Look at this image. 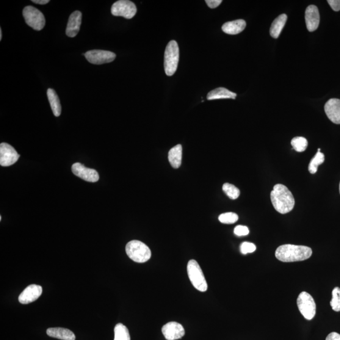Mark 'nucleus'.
<instances>
[{"instance_id":"4","label":"nucleus","mask_w":340,"mask_h":340,"mask_svg":"<svg viewBox=\"0 0 340 340\" xmlns=\"http://www.w3.org/2000/svg\"><path fill=\"white\" fill-rule=\"evenodd\" d=\"M179 48L175 41L168 44L165 52L164 67L167 76H172L177 70L179 62Z\"/></svg>"},{"instance_id":"23","label":"nucleus","mask_w":340,"mask_h":340,"mask_svg":"<svg viewBox=\"0 0 340 340\" xmlns=\"http://www.w3.org/2000/svg\"><path fill=\"white\" fill-rule=\"evenodd\" d=\"M324 162V154L321 153L320 151H317L316 155L314 156L313 158L311 159L310 163H309L308 167L309 173L311 174L316 173L319 166L323 164Z\"/></svg>"},{"instance_id":"14","label":"nucleus","mask_w":340,"mask_h":340,"mask_svg":"<svg viewBox=\"0 0 340 340\" xmlns=\"http://www.w3.org/2000/svg\"><path fill=\"white\" fill-rule=\"evenodd\" d=\"M305 19L307 29L309 32H314L317 30L320 22L318 8L315 5H309L306 10Z\"/></svg>"},{"instance_id":"21","label":"nucleus","mask_w":340,"mask_h":340,"mask_svg":"<svg viewBox=\"0 0 340 340\" xmlns=\"http://www.w3.org/2000/svg\"><path fill=\"white\" fill-rule=\"evenodd\" d=\"M287 20V16L286 14H282L276 18L273 22L270 29V34L273 38H277L281 33L283 31L285 25Z\"/></svg>"},{"instance_id":"20","label":"nucleus","mask_w":340,"mask_h":340,"mask_svg":"<svg viewBox=\"0 0 340 340\" xmlns=\"http://www.w3.org/2000/svg\"><path fill=\"white\" fill-rule=\"evenodd\" d=\"M182 159V146L178 145L171 148L168 153V160L173 168L181 167Z\"/></svg>"},{"instance_id":"10","label":"nucleus","mask_w":340,"mask_h":340,"mask_svg":"<svg viewBox=\"0 0 340 340\" xmlns=\"http://www.w3.org/2000/svg\"><path fill=\"white\" fill-rule=\"evenodd\" d=\"M20 155L14 148L7 143L0 145V165L2 167H9L18 161Z\"/></svg>"},{"instance_id":"28","label":"nucleus","mask_w":340,"mask_h":340,"mask_svg":"<svg viewBox=\"0 0 340 340\" xmlns=\"http://www.w3.org/2000/svg\"><path fill=\"white\" fill-rule=\"evenodd\" d=\"M219 220L221 223L226 224V225H231L237 222L238 220V215L234 212H226L221 214L219 216Z\"/></svg>"},{"instance_id":"3","label":"nucleus","mask_w":340,"mask_h":340,"mask_svg":"<svg viewBox=\"0 0 340 340\" xmlns=\"http://www.w3.org/2000/svg\"><path fill=\"white\" fill-rule=\"evenodd\" d=\"M127 255L135 262L145 263L151 258L150 249L145 243L132 240L127 244L126 247Z\"/></svg>"},{"instance_id":"8","label":"nucleus","mask_w":340,"mask_h":340,"mask_svg":"<svg viewBox=\"0 0 340 340\" xmlns=\"http://www.w3.org/2000/svg\"><path fill=\"white\" fill-rule=\"evenodd\" d=\"M137 12V8L133 2L129 0H119L113 4L111 13L113 16H123L127 19L133 18Z\"/></svg>"},{"instance_id":"27","label":"nucleus","mask_w":340,"mask_h":340,"mask_svg":"<svg viewBox=\"0 0 340 340\" xmlns=\"http://www.w3.org/2000/svg\"><path fill=\"white\" fill-rule=\"evenodd\" d=\"M330 305L333 311H340V288L338 287L333 290L332 300L331 301Z\"/></svg>"},{"instance_id":"22","label":"nucleus","mask_w":340,"mask_h":340,"mask_svg":"<svg viewBox=\"0 0 340 340\" xmlns=\"http://www.w3.org/2000/svg\"><path fill=\"white\" fill-rule=\"evenodd\" d=\"M47 95H48L52 112L56 117H59L62 113V106H61L59 99L57 93L54 90L49 88L47 91Z\"/></svg>"},{"instance_id":"1","label":"nucleus","mask_w":340,"mask_h":340,"mask_svg":"<svg viewBox=\"0 0 340 340\" xmlns=\"http://www.w3.org/2000/svg\"><path fill=\"white\" fill-rule=\"evenodd\" d=\"M270 198L274 209L282 214H287L294 209V196L288 188L283 184H276L273 187Z\"/></svg>"},{"instance_id":"35","label":"nucleus","mask_w":340,"mask_h":340,"mask_svg":"<svg viewBox=\"0 0 340 340\" xmlns=\"http://www.w3.org/2000/svg\"><path fill=\"white\" fill-rule=\"evenodd\" d=\"M2 39V29H0V41Z\"/></svg>"},{"instance_id":"12","label":"nucleus","mask_w":340,"mask_h":340,"mask_svg":"<svg viewBox=\"0 0 340 340\" xmlns=\"http://www.w3.org/2000/svg\"><path fill=\"white\" fill-rule=\"evenodd\" d=\"M162 333L167 340L181 339L185 335V329L181 324L176 322H169L163 326Z\"/></svg>"},{"instance_id":"36","label":"nucleus","mask_w":340,"mask_h":340,"mask_svg":"<svg viewBox=\"0 0 340 340\" xmlns=\"http://www.w3.org/2000/svg\"><path fill=\"white\" fill-rule=\"evenodd\" d=\"M339 193H340V183H339Z\"/></svg>"},{"instance_id":"11","label":"nucleus","mask_w":340,"mask_h":340,"mask_svg":"<svg viewBox=\"0 0 340 340\" xmlns=\"http://www.w3.org/2000/svg\"><path fill=\"white\" fill-rule=\"evenodd\" d=\"M72 172L79 178L88 182L98 181L99 175L95 170L85 167L79 163H76L72 166Z\"/></svg>"},{"instance_id":"17","label":"nucleus","mask_w":340,"mask_h":340,"mask_svg":"<svg viewBox=\"0 0 340 340\" xmlns=\"http://www.w3.org/2000/svg\"><path fill=\"white\" fill-rule=\"evenodd\" d=\"M247 23L244 20H239L228 22L223 25V31L227 34L236 35L239 34L245 30Z\"/></svg>"},{"instance_id":"34","label":"nucleus","mask_w":340,"mask_h":340,"mask_svg":"<svg viewBox=\"0 0 340 340\" xmlns=\"http://www.w3.org/2000/svg\"><path fill=\"white\" fill-rule=\"evenodd\" d=\"M34 4L38 5H46L48 4L49 2V0H32V1Z\"/></svg>"},{"instance_id":"33","label":"nucleus","mask_w":340,"mask_h":340,"mask_svg":"<svg viewBox=\"0 0 340 340\" xmlns=\"http://www.w3.org/2000/svg\"><path fill=\"white\" fill-rule=\"evenodd\" d=\"M326 340H340V334L336 332L331 333L326 337Z\"/></svg>"},{"instance_id":"13","label":"nucleus","mask_w":340,"mask_h":340,"mask_svg":"<svg viewBox=\"0 0 340 340\" xmlns=\"http://www.w3.org/2000/svg\"><path fill=\"white\" fill-rule=\"evenodd\" d=\"M42 287L35 284L30 285V286L27 287L19 295V302L23 304V305L31 303L37 300L42 294Z\"/></svg>"},{"instance_id":"6","label":"nucleus","mask_w":340,"mask_h":340,"mask_svg":"<svg viewBox=\"0 0 340 340\" xmlns=\"http://www.w3.org/2000/svg\"><path fill=\"white\" fill-rule=\"evenodd\" d=\"M297 304L301 314L305 318L311 320L314 318L316 312V305L313 297L309 293L302 292L297 298Z\"/></svg>"},{"instance_id":"9","label":"nucleus","mask_w":340,"mask_h":340,"mask_svg":"<svg viewBox=\"0 0 340 340\" xmlns=\"http://www.w3.org/2000/svg\"><path fill=\"white\" fill-rule=\"evenodd\" d=\"M85 57L88 62L93 65H103L114 61L116 55L112 52L104 50H92L85 54Z\"/></svg>"},{"instance_id":"7","label":"nucleus","mask_w":340,"mask_h":340,"mask_svg":"<svg viewBox=\"0 0 340 340\" xmlns=\"http://www.w3.org/2000/svg\"><path fill=\"white\" fill-rule=\"evenodd\" d=\"M23 16L26 24L33 29L39 31L45 26L46 20L43 13L34 7H25Z\"/></svg>"},{"instance_id":"5","label":"nucleus","mask_w":340,"mask_h":340,"mask_svg":"<svg viewBox=\"0 0 340 340\" xmlns=\"http://www.w3.org/2000/svg\"><path fill=\"white\" fill-rule=\"evenodd\" d=\"M187 273L193 286L198 291L206 292L207 290V283L203 270L198 263L191 259L187 265Z\"/></svg>"},{"instance_id":"18","label":"nucleus","mask_w":340,"mask_h":340,"mask_svg":"<svg viewBox=\"0 0 340 340\" xmlns=\"http://www.w3.org/2000/svg\"><path fill=\"white\" fill-rule=\"evenodd\" d=\"M47 334L52 338L62 340H75V334L68 329L63 328H51L47 330Z\"/></svg>"},{"instance_id":"15","label":"nucleus","mask_w":340,"mask_h":340,"mask_svg":"<svg viewBox=\"0 0 340 340\" xmlns=\"http://www.w3.org/2000/svg\"><path fill=\"white\" fill-rule=\"evenodd\" d=\"M326 115L332 123L340 124V99L331 98L325 106Z\"/></svg>"},{"instance_id":"25","label":"nucleus","mask_w":340,"mask_h":340,"mask_svg":"<svg viewBox=\"0 0 340 340\" xmlns=\"http://www.w3.org/2000/svg\"><path fill=\"white\" fill-rule=\"evenodd\" d=\"M291 145L295 151L301 153L305 151L308 148V142L305 137H295L292 139Z\"/></svg>"},{"instance_id":"30","label":"nucleus","mask_w":340,"mask_h":340,"mask_svg":"<svg viewBox=\"0 0 340 340\" xmlns=\"http://www.w3.org/2000/svg\"><path fill=\"white\" fill-rule=\"evenodd\" d=\"M234 233L238 236H247L250 233L248 227L245 226H237L234 228Z\"/></svg>"},{"instance_id":"31","label":"nucleus","mask_w":340,"mask_h":340,"mask_svg":"<svg viewBox=\"0 0 340 340\" xmlns=\"http://www.w3.org/2000/svg\"><path fill=\"white\" fill-rule=\"evenodd\" d=\"M328 4L335 12H338L340 10V0H328Z\"/></svg>"},{"instance_id":"26","label":"nucleus","mask_w":340,"mask_h":340,"mask_svg":"<svg viewBox=\"0 0 340 340\" xmlns=\"http://www.w3.org/2000/svg\"><path fill=\"white\" fill-rule=\"evenodd\" d=\"M223 190L229 198L235 200L239 197L240 190L234 185L226 183L223 185Z\"/></svg>"},{"instance_id":"32","label":"nucleus","mask_w":340,"mask_h":340,"mask_svg":"<svg viewBox=\"0 0 340 340\" xmlns=\"http://www.w3.org/2000/svg\"><path fill=\"white\" fill-rule=\"evenodd\" d=\"M222 0H206V3L211 8H215L219 7L222 3Z\"/></svg>"},{"instance_id":"29","label":"nucleus","mask_w":340,"mask_h":340,"mask_svg":"<svg viewBox=\"0 0 340 340\" xmlns=\"http://www.w3.org/2000/svg\"><path fill=\"white\" fill-rule=\"evenodd\" d=\"M256 246L251 243L244 242L241 245V252L243 255L253 253L256 250Z\"/></svg>"},{"instance_id":"16","label":"nucleus","mask_w":340,"mask_h":340,"mask_svg":"<svg viewBox=\"0 0 340 340\" xmlns=\"http://www.w3.org/2000/svg\"><path fill=\"white\" fill-rule=\"evenodd\" d=\"M82 14L79 11L71 13L69 18L66 34L69 37H76L79 31L82 24Z\"/></svg>"},{"instance_id":"2","label":"nucleus","mask_w":340,"mask_h":340,"mask_svg":"<svg viewBox=\"0 0 340 340\" xmlns=\"http://www.w3.org/2000/svg\"><path fill=\"white\" fill-rule=\"evenodd\" d=\"M312 249L306 246L294 245H281L275 251L276 258L283 262H294L306 261L310 258Z\"/></svg>"},{"instance_id":"19","label":"nucleus","mask_w":340,"mask_h":340,"mask_svg":"<svg viewBox=\"0 0 340 340\" xmlns=\"http://www.w3.org/2000/svg\"><path fill=\"white\" fill-rule=\"evenodd\" d=\"M237 94L231 92L225 88L220 87L211 91L207 95L208 101L218 99H235Z\"/></svg>"},{"instance_id":"24","label":"nucleus","mask_w":340,"mask_h":340,"mask_svg":"<svg viewBox=\"0 0 340 340\" xmlns=\"http://www.w3.org/2000/svg\"><path fill=\"white\" fill-rule=\"evenodd\" d=\"M114 333V340H131L128 329L122 323L115 326Z\"/></svg>"}]
</instances>
